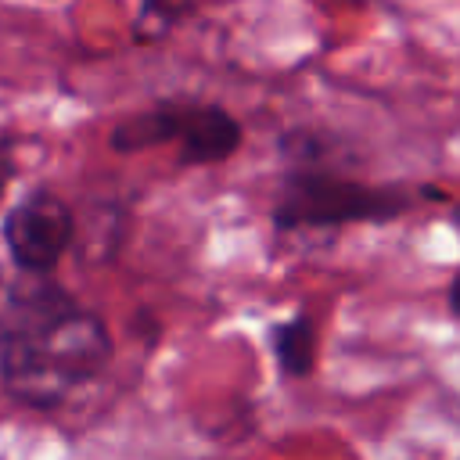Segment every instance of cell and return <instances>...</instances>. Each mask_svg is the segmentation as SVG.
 <instances>
[{
    "label": "cell",
    "mask_w": 460,
    "mask_h": 460,
    "mask_svg": "<svg viewBox=\"0 0 460 460\" xmlns=\"http://www.w3.org/2000/svg\"><path fill=\"white\" fill-rule=\"evenodd\" d=\"M111 359V334L101 316L72 305L40 327L0 341V381L25 406H58Z\"/></svg>",
    "instance_id": "cell-1"
},
{
    "label": "cell",
    "mask_w": 460,
    "mask_h": 460,
    "mask_svg": "<svg viewBox=\"0 0 460 460\" xmlns=\"http://www.w3.org/2000/svg\"><path fill=\"white\" fill-rule=\"evenodd\" d=\"M413 208L410 190L334 176L327 169H291L273 205L277 230L302 226H345V223H388Z\"/></svg>",
    "instance_id": "cell-2"
},
{
    "label": "cell",
    "mask_w": 460,
    "mask_h": 460,
    "mask_svg": "<svg viewBox=\"0 0 460 460\" xmlns=\"http://www.w3.org/2000/svg\"><path fill=\"white\" fill-rule=\"evenodd\" d=\"M241 140V122L226 108L205 101H162L111 129L115 151L133 155L144 147L176 144L180 165H219L230 155H237Z\"/></svg>",
    "instance_id": "cell-3"
},
{
    "label": "cell",
    "mask_w": 460,
    "mask_h": 460,
    "mask_svg": "<svg viewBox=\"0 0 460 460\" xmlns=\"http://www.w3.org/2000/svg\"><path fill=\"white\" fill-rule=\"evenodd\" d=\"M75 237L72 208L58 194H29L4 216V244L18 270L50 273Z\"/></svg>",
    "instance_id": "cell-4"
},
{
    "label": "cell",
    "mask_w": 460,
    "mask_h": 460,
    "mask_svg": "<svg viewBox=\"0 0 460 460\" xmlns=\"http://www.w3.org/2000/svg\"><path fill=\"white\" fill-rule=\"evenodd\" d=\"M75 302L50 280V273H0V341L72 309Z\"/></svg>",
    "instance_id": "cell-5"
},
{
    "label": "cell",
    "mask_w": 460,
    "mask_h": 460,
    "mask_svg": "<svg viewBox=\"0 0 460 460\" xmlns=\"http://www.w3.org/2000/svg\"><path fill=\"white\" fill-rule=\"evenodd\" d=\"M270 349L284 377H309L316 363V323L313 316L284 320L270 331Z\"/></svg>",
    "instance_id": "cell-6"
},
{
    "label": "cell",
    "mask_w": 460,
    "mask_h": 460,
    "mask_svg": "<svg viewBox=\"0 0 460 460\" xmlns=\"http://www.w3.org/2000/svg\"><path fill=\"white\" fill-rule=\"evenodd\" d=\"M11 176H14V158H11V147L0 144V198H4L7 183H11Z\"/></svg>",
    "instance_id": "cell-7"
},
{
    "label": "cell",
    "mask_w": 460,
    "mask_h": 460,
    "mask_svg": "<svg viewBox=\"0 0 460 460\" xmlns=\"http://www.w3.org/2000/svg\"><path fill=\"white\" fill-rule=\"evenodd\" d=\"M446 298H449V313L460 320V270L453 273V280H449V291H446Z\"/></svg>",
    "instance_id": "cell-8"
}]
</instances>
